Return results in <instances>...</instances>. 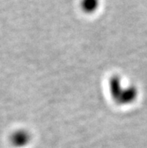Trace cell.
<instances>
[{
    "instance_id": "1",
    "label": "cell",
    "mask_w": 147,
    "mask_h": 148,
    "mask_svg": "<svg viewBox=\"0 0 147 148\" xmlns=\"http://www.w3.org/2000/svg\"><path fill=\"white\" fill-rule=\"evenodd\" d=\"M108 89L113 101L116 105L126 106L134 103L138 96V90L134 85L125 84L118 75H113L108 81Z\"/></svg>"
},
{
    "instance_id": "2",
    "label": "cell",
    "mask_w": 147,
    "mask_h": 148,
    "mask_svg": "<svg viewBox=\"0 0 147 148\" xmlns=\"http://www.w3.org/2000/svg\"><path fill=\"white\" fill-rule=\"evenodd\" d=\"M32 140V136L28 130L19 129L15 130L10 136V142L11 145L16 148H23L28 146Z\"/></svg>"
},
{
    "instance_id": "3",
    "label": "cell",
    "mask_w": 147,
    "mask_h": 148,
    "mask_svg": "<svg viewBox=\"0 0 147 148\" xmlns=\"http://www.w3.org/2000/svg\"><path fill=\"white\" fill-rule=\"evenodd\" d=\"M100 0H80V8L86 14H94L98 10Z\"/></svg>"
}]
</instances>
